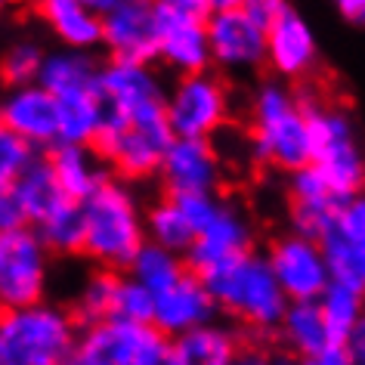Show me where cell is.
I'll return each mask as SVG.
<instances>
[{
  "label": "cell",
  "instance_id": "ac0fdd59",
  "mask_svg": "<svg viewBox=\"0 0 365 365\" xmlns=\"http://www.w3.org/2000/svg\"><path fill=\"white\" fill-rule=\"evenodd\" d=\"M0 118L38 152H50L59 143V99L41 81L6 87L0 93Z\"/></svg>",
  "mask_w": 365,
  "mask_h": 365
},
{
  "label": "cell",
  "instance_id": "b9f144b4",
  "mask_svg": "<svg viewBox=\"0 0 365 365\" xmlns=\"http://www.w3.org/2000/svg\"><path fill=\"white\" fill-rule=\"evenodd\" d=\"M248 6H257V10H263L267 16H272V10H276L279 4H285V0H245Z\"/></svg>",
  "mask_w": 365,
  "mask_h": 365
},
{
  "label": "cell",
  "instance_id": "7402d4cb",
  "mask_svg": "<svg viewBox=\"0 0 365 365\" xmlns=\"http://www.w3.org/2000/svg\"><path fill=\"white\" fill-rule=\"evenodd\" d=\"M288 198H291L288 205L291 230L316 235V239L325 230L328 217L334 214L337 202H341V195L334 192V186L313 161L288 173Z\"/></svg>",
  "mask_w": 365,
  "mask_h": 365
},
{
  "label": "cell",
  "instance_id": "e575fe53",
  "mask_svg": "<svg viewBox=\"0 0 365 365\" xmlns=\"http://www.w3.org/2000/svg\"><path fill=\"white\" fill-rule=\"evenodd\" d=\"M34 155H38V149L0 118V186H13Z\"/></svg>",
  "mask_w": 365,
  "mask_h": 365
},
{
  "label": "cell",
  "instance_id": "e0dca14e",
  "mask_svg": "<svg viewBox=\"0 0 365 365\" xmlns=\"http://www.w3.org/2000/svg\"><path fill=\"white\" fill-rule=\"evenodd\" d=\"M99 93L106 99V108L121 115L145 112L168 103V87L161 84V75L152 62L143 59L108 56V62L99 68Z\"/></svg>",
  "mask_w": 365,
  "mask_h": 365
},
{
  "label": "cell",
  "instance_id": "4fadbf2b",
  "mask_svg": "<svg viewBox=\"0 0 365 365\" xmlns=\"http://www.w3.org/2000/svg\"><path fill=\"white\" fill-rule=\"evenodd\" d=\"M158 182L168 195L217 192L223 182L220 149L205 136H173L161 158Z\"/></svg>",
  "mask_w": 365,
  "mask_h": 365
},
{
  "label": "cell",
  "instance_id": "7a4b0ae2",
  "mask_svg": "<svg viewBox=\"0 0 365 365\" xmlns=\"http://www.w3.org/2000/svg\"><path fill=\"white\" fill-rule=\"evenodd\" d=\"M198 276L207 282L220 309L226 316H232L235 322L248 325L254 331H279V322L285 316L291 297L276 279L267 254H239V257L217 263Z\"/></svg>",
  "mask_w": 365,
  "mask_h": 365
},
{
  "label": "cell",
  "instance_id": "8fae6325",
  "mask_svg": "<svg viewBox=\"0 0 365 365\" xmlns=\"http://www.w3.org/2000/svg\"><path fill=\"white\" fill-rule=\"evenodd\" d=\"M319 38L313 22L297 10L294 4H279L269 16V34H267V68L282 81L300 84L313 78L319 68Z\"/></svg>",
  "mask_w": 365,
  "mask_h": 365
},
{
  "label": "cell",
  "instance_id": "6da1fadb",
  "mask_svg": "<svg viewBox=\"0 0 365 365\" xmlns=\"http://www.w3.org/2000/svg\"><path fill=\"white\" fill-rule=\"evenodd\" d=\"M251 158L263 168L291 173L313 161V130L304 93L291 81L269 78L257 84L251 96V127H248Z\"/></svg>",
  "mask_w": 365,
  "mask_h": 365
},
{
  "label": "cell",
  "instance_id": "ee69618b",
  "mask_svg": "<svg viewBox=\"0 0 365 365\" xmlns=\"http://www.w3.org/2000/svg\"><path fill=\"white\" fill-rule=\"evenodd\" d=\"M84 4H90V6H93V10H99V13H106V10H112L118 0H84Z\"/></svg>",
  "mask_w": 365,
  "mask_h": 365
},
{
  "label": "cell",
  "instance_id": "7bdbcfd3",
  "mask_svg": "<svg viewBox=\"0 0 365 365\" xmlns=\"http://www.w3.org/2000/svg\"><path fill=\"white\" fill-rule=\"evenodd\" d=\"M245 0H207V6H211V13L214 10H232V6H242Z\"/></svg>",
  "mask_w": 365,
  "mask_h": 365
},
{
  "label": "cell",
  "instance_id": "cb8c5ba5",
  "mask_svg": "<svg viewBox=\"0 0 365 365\" xmlns=\"http://www.w3.org/2000/svg\"><path fill=\"white\" fill-rule=\"evenodd\" d=\"M47 155H50L53 168H56V177L62 182V189H66V195L78 198V202L90 198L112 177V170H108V164L103 161V155L96 152V145L56 143Z\"/></svg>",
  "mask_w": 365,
  "mask_h": 365
},
{
  "label": "cell",
  "instance_id": "4dcf8cb0",
  "mask_svg": "<svg viewBox=\"0 0 365 365\" xmlns=\"http://www.w3.org/2000/svg\"><path fill=\"white\" fill-rule=\"evenodd\" d=\"M186 269H189L186 254L164 248V245L152 242V239H145V245L136 251V257L130 260V267H127V272L140 279L143 285H149L155 294L164 288H170Z\"/></svg>",
  "mask_w": 365,
  "mask_h": 365
},
{
  "label": "cell",
  "instance_id": "2e32d148",
  "mask_svg": "<svg viewBox=\"0 0 365 365\" xmlns=\"http://www.w3.org/2000/svg\"><path fill=\"white\" fill-rule=\"evenodd\" d=\"M279 337L291 356L313 365H346V341L337 337L319 307V300H291L279 322Z\"/></svg>",
  "mask_w": 365,
  "mask_h": 365
},
{
  "label": "cell",
  "instance_id": "9c48e42d",
  "mask_svg": "<svg viewBox=\"0 0 365 365\" xmlns=\"http://www.w3.org/2000/svg\"><path fill=\"white\" fill-rule=\"evenodd\" d=\"M214 68L223 75H251L267 66V34L269 16L257 6H232V10L207 13Z\"/></svg>",
  "mask_w": 365,
  "mask_h": 365
},
{
  "label": "cell",
  "instance_id": "3957f363",
  "mask_svg": "<svg viewBox=\"0 0 365 365\" xmlns=\"http://www.w3.org/2000/svg\"><path fill=\"white\" fill-rule=\"evenodd\" d=\"M81 322L75 309L53 300L0 309V365H62L75 362Z\"/></svg>",
  "mask_w": 365,
  "mask_h": 365
},
{
  "label": "cell",
  "instance_id": "f6af8a7d",
  "mask_svg": "<svg viewBox=\"0 0 365 365\" xmlns=\"http://www.w3.org/2000/svg\"><path fill=\"white\" fill-rule=\"evenodd\" d=\"M13 4H16V0H0V16H4L6 10H10V6H13Z\"/></svg>",
  "mask_w": 365,
  "mask_h": 365
},
{
  "label": "cell",
  "instance_id": "f1b7e54d",
  "mask_svg": "<svg viewBox=\"0 0 365 365\" xmlns=\"http://www.w3.org/2000/svg\"><path fill=\"white\" fill-rule=\"evenodd\" d=\"M41 239L47 242L53 254H84V235H87V220H84V202L78 198H66L56 211H50L41 223H34Z\"/></svg>",
  "mask_w": 365,
  "mask_h": 365
},
{
  "label": "cell",
  "instance_id": "d6986e66",
  "mask_svg": "<svg viewBox=\"0 0 365 365\" xmlns=\"http://www.w3.org/2000/svg\"><path fill=\"white\" fill-rule=\"evenodd\" d=\"M158 62L173 75H195L214 68L207 16L177 13L161 6V31H158Z\"/></svg>",
  "mask_w": 365,
  "mask_h": 365
},
{
  "label": "cell",
  "instance_id": "484cf974",
  "mask_svg": "<svg viewBox=\"0 0 365 365\" xmlns=\"http://www.w3.org/2000/svg\"><path fill=\"white\" fill-rule=\"evenodd\" d=\"M99 62L93 50H75V47H59L43 56L41 68V84L56 96L81 93V90H96L99 87Z\"/></svg>",
  "mask_w": 365,
  "mask_h": 365
},
{
  "label": "cell",
  "instance_id": "ba28073f",
  "mask_svg": "<svg viewBox=\"0 0 365 365\" xmlns=\"http://www.w3.org/2000/svg\"><path fill=\"white\" fill-rule=\"evenodd\" d=\"M168 121L173 136H205L214 140L230 124L232 96L220 75L195 71V75H177L168 87Z\"/></svg>",
  "mask_w": 365,
  "mask_h": 365
},
{
  "label": "cell",
  "instance_id": "ffe728a7",
  "mask_svg": "<svg viewBox=\"0 0 365 365\" xmlns=\"http://www.w3.org/2000/svg\"><path fill=\"white\" fill-rule=\"evenodd\" d=\"M217 313H220V304H217V297L211 294L207 282L198 276L195 269H186L170 288L155 294L152 322L168 337H180V334L192 331V328L217 319Z\"/></svg>",
  "mask_w": 365,
  "mask_h": 365
},
{
  "label": "cell",
  "instance_id": "8d00e7d4",
  "mask_svg": "<svg viewBox=\"0 0 365 365\" xmlns=\"http://www.w3.org/2000/svg\"><path fill=\"white\" fill-rule=\"evenodd\" d=\"M173 198H177L186 217L192 220L195 232H202L223 207V198H217V192H186V195H173Z\"/></svg>",
  "mask_w": 365,
  "mask_h": 365
},
{
  "label": "cell",
  "instance_id": "5b68a950",
  "mask_svg": "<svg viewBox=\"0 0 365 365\" xmlns=\"http://www.w3.org/2000/svg\"><path fill=\"white\" fill-rule=\"evenodd\" d=\"M173 140L168 108H145V112L121 115L106 112V124L96 136V152L103 155L112 177L127 182L158 180L161 158Z\"/></svg>",
  "mask_w": 365,
  "mask_h": 365
},
{
  "label": "cell",
  "instance_id": "74e56055",
  "mask_svg": "<svg viewBox=\"0 0 365 365\" xmlns=\"http://www.w3.org/2000/svg\"><path fill=\"white\" fill-rule=\"evenodd\" d=\"M29 226V214L22 207V198L16 195L13 186H0V232Z\"/></svg>",
  "mask_w": 365,
  "mask_h": 365
},
{
  "label": "cell",
  "instance_id": "83f0119b",
  "mask_svg": "<svg viewBox=\"0 0 365 365\" xmlns=\"http://www.w3.org/2000/svg\"><path fill=\"white\" fill-rule=\"evenodd\" d=\"M59 99V143H81L93 145L106 124V99L96 90L56 96Z\"/></svg>",
  "mask_w": 365,
  "mask_h": 365
},
{
  "label": "cell",
  "instance_id": "9a60e30c",
  "mask_svg": "<svg viewBox=\"0 0 365 365\" xmlns=\"http://www.w3.org/2000/svg\"><path fill=\"white\" fill-rule=\"evenodd\" d=\"M161 6L158 0H118L103 13V47L118 59H158Z\"/></svg>",
  "mask_w": 365,
  "mask_h": 365
},
{
  "label": "cell",
  "instance_id": "d4e9b609",
  "mask_svg": "<svg viewBox=\"0 0 365 365\" xmlns=\"http://www.w3.org/2000/svg\"><path fill=\"white\" fill-rule=\"evenodd\" d=\"M242 356V337L217 319L173 337L170 365H230Z\"/></svg>",
  "mask_w": 365,
  "mask_h": 365
},
{
  "label": "cell",
  "instance_id": "60d3db41",
  "mask_svg": "<svg viewBox=\"0 0 365 365\" xmlns=\"http://www.w3.org/2000/svg\"><path fill=\"white\" fill-rule=\"evenodd\" d=\"M158 6H164V10H177V13H192V16L211 13L207 0H158Z\"/></svg>",
  "mask_w": 365,
  "mask_h": 365
},
{
  "label": "cell",
  "instance_id": "836d02e7",
  "mask_svg": "<svg viewBox=\"0 0 365 365\" xmlns=\"http://www.w3.org/2000/svg\"><path fill=\"white\" fill-rule=\"evenodd\" d=\"M43 56L47 50L34 38H16L0 50V84L16 87V84H31L41 78Z\"/></svg>",
  "mask_w": 365,
  "mask_h": 365
},
{
  "label": "cell",
  "instance_id": "52a82bcc",
  "mask_svg": "<svg viewBox=\"0 0 365 365\" xmlns=\"http://www.w3.org/2000/svg\"><path fill=\"white\" fill-rule=\"evenodd\" d=\"M173 337L155 322L108 316L81 325L75 362L78 365H170Z\"/></svg>",
  "mask_w": 365,
  "mask_h": 365
},
{
  "label": "cell",
  "instance_id": "d590c367",
  "mask_svg": "<svg viewBox=\"0 0 365 365\" xmlns=\"http://www.w3.org/2000/svg\"><path fill=\"white\" fill-rule=\"evenodd\" d=\"M115 316L136 319V322H152V316H155V291L127 272V276H121V282H118Z\"/></svg>",
  "mask_w": 365,
  "mask_h": 365
},
{
  "label": "cell",
  "instance_id": "f35d334b",
  "mask_svg": "<svg viewBox=\"0 0 365 365\" xmlns=\"http://www.w3.org/2000/svg\"><path fill=\"white\" fill-rule=\"evenodd\" d=\"M346 353H350L353 365H365V309H362L359 322L353 325V331L346 334Z\"/></svg>",
  "mask_w": 365,
  "mask_h": 365
},
{
  "label": "cell",
  "instance_id": "5bb4252c",
  "mask_svg": "<svg viewBox=\"0 0 365 365\" xmlns=\"http://www.w3.org/2000/svg\"><path fill=\"white\" fill-rule=\"evenodd\" d=\"M319 245L334 279L365 288V192L337 202L325 230L319 232Z\"/></svg>",
  "mask_w": 365,
  "mask_h": 365
},
{
  "label": "cell",
  "instance_id": "1f68e13d",
  "mask_svg": "<svg viewBox=\"0 0 365 365\" xmlns=\"http://www.w3.org/2000/svg\"><path fill=\"white\" fill-rule=\"evenodd\" d=\"M118 282H121V269H108V267H99L93 276H87V282L81 285L75 297V316L81 325L115 316Z\"/></svg>",
  "mask_w": 365,
  "mask_h": 365
},
{
  "label": "cell",
  "instance_id": "4316f807",
  "mask_svg": "<svg viewBox=\"0 0 365 365\" xmlns=\"http://www.w3.org/2000/svg\"><path fill=\"white\" fill-rule=\"evenodd\" d=\"M16 195L22 198V207L25 214H29V223H41L43 217L50 211H56V207L66 202V189H62V182L56 177V168H53L50 155H34L31 164L19 173V180L13 182Z\"/></svg>",
  "mask_w": 365,
  "mask_h": 365
},
{
  "label": "cell",
  "instance_id": "30bf717a",
  "mask_svg": "<svg viewBox=\"0 0 365 365\" xmlns=\"http://www.w3.org/2000/svg\"><path fill=\"white\" fill-rule=\"evenodd\" d=\"M53 251L34 226L0 232V309L47 297Z\"/></svg>",
  "mask_w": 365,
  "mask_h": 365
},
{
  "label": "cell",
  "instance_id": "277c9868",
  "mask_svg": "<svg viewBox=\"0 0 365 365\" xmlns=\"http://www.w3.org/2000/svg\"><path fill=\"white\" fill-rule=\"evenodd\" d=\"M84 254L99 267L127 272L136 251L145 245V211L127 180L108 177L84 198Z\"/></svg>",
  "mask_w": 365,
  "mask_h": 365
},
{
  "label": "cell",
  "instance_id": "8992f818",
  "mask_svg": "<svg viewBox=\"0 0 365 365\" xmlns=\"http://www.w3.org/2000/svg\"><path fill=\"white\" fill-rule=\"evenodd\" d=\"M309 130H313V164L328 177L334 192L346 198L365 186V145L353 115L344 106L322 103L304 93Z\"/></svg>",
  "mask_w": 365,
  "mask_h": 365
},
{
  "label": "cell",
  "instance_id": "d6a6232c",
  "mask_svg": "<svg viewBox=\"0 0 365 365\" xmlns=\"http://www.w3.org/2000/svg\"><path fill=\"white\" fill-rule=\"evenodd\" d=\"M319 307H322L331 331L346 341V334L353 331V325L359 322V316L365 309V288L350 285V282H341V279H331L328 288L322 291V297H319Z\"/></svg>",
  "mask_w": 365,
  "mask_h": 365
},
{
  "label": "cell",
  "instance_id": "603a6c76",
  "mask_svg": "<svg viewBox=\"0 0 365 365\" xmlns=\"http://www.w3.org/2000/svg\"><path fill=\"white\" fill-rule=\"evenodd\" d=\"M34 16L62 47H103V13L84 0H34Z\"/></svg>",
  "mask_w": 365,
  "mask_h": 365
},
{
  "label": "cell",
  "instance_id": "7c38bea8",
  "mask_svg": "<svg viewBox=\"0 0 365 365\" xmlns=\"http://www.w3.org/2000/svg\"><path fill=\"white\" fill-rule=\"evenodd\" d=\"M267 257L291 300H319L328 288V282L334 279L316 235L297 230L282 232L272 239Z\"/></svg>",
  "mask_w": 365,
  "mask_h": 365
},
{
  "label": "cell",
  "instance_id": "f546056e",
  "mask_svg": "<svg viewBox=\"0 0 365 365\" xmlns=\"http://www.w3.org/2000/svg\"><path fill=\"white\" fill-rule=\"evenodd\" d=\"M145 235H149L152 242L164 245V248L186 254L198 232L177 198L164 192V198H158V202H152L145 207Z\"/></svg>",
  "mask_w": 365,
  "mask_h": 365
},
{
  "label": "cell",
  "instance_id": "ab89813d",
  "mask_svg": "<svg viewBox=\"0 0 365 365\" xmlns=\"http://www.w3.org/2000/svg\"><path fill=\"white\" fill-rule=\"evenodd\" d=\"M341 19L353 25H365V0H325Z\"/></svg>",
  "mask_w": 365,
  "mask_h": 365
},
{
  "label": "cell",
  "instance_id": "44dd1931",
  "mask_svg": "<svg viewBox=\"0 0 365 365\" xmlns=\"http://www.w3.org/2000/svg\"><path fill=\"white\" fill-rule=\"evenodd\" d=\"M248 251H254V226L248 220V214H245L239 205L223 202L217 217L195 235V242L189 245L186 263H189V269L205 272V269L217 267V263H226V260L239 257V254H248Z\"/></svg>",
  "mask_w": 365,
  "mask_h": 365
}]
</instances>
